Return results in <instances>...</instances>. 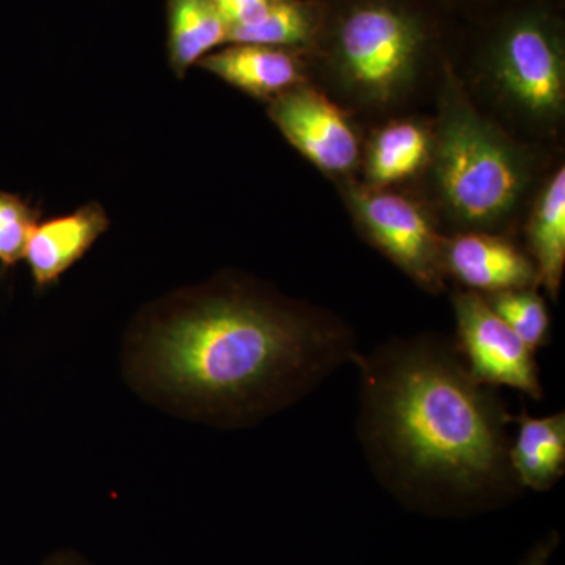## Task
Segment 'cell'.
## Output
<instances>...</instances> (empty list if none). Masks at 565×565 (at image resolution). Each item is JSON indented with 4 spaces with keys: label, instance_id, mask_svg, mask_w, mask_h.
Returning a JSON list of instances; mask_svg holds the SVG:
<instances>
[{
    "label": "cell",
    "instance_id": "obj_17",
    "mask_svg": "<svg viewBox=\"0 0 565 565\" xmlns=\"http://www.w3.org/2000/svg\"><path fill=\"white\" fill-rule=\"evenodd\" d=\"M39 223V212L21 196L0 192V263L11 267L24 258L25 245Z\"/></svg>",
    "mask_w": 565,
    "mask_h": 565
},
{
    "label": "cell",
    "instance_id": "obj_2",
    "mask_svg": "<svg viewBox=\"0 0 565 565\" xmlns=\"http://www.w3.org/2000/svg\"><path fill=\"white\" fill-rule=\"evenodd\" d=\"M352 363L360 371L359 430L382 484L407 503L475 508L522 489L509 462L511 415L479 384L456 343L396 338Z\"/></svg>",
    "mask_w": 565,
    "mask_h": 565
},
{
    "label": "cell",
    "instance_id": "obj_3",
    "mask_svg": "<svg viewBox=\"0 0 565 565\" xmlns=\"http://www.w3.org/2000/svg\"><path fill=\"white\" fill-rule=\"evenodd\" d=\"M313 77L341 103L382 114L407 102L462 46L440 0H321Z\"/></svg>",
    "mask_w": 565,
    "mask_h": 565
},
{
    "label": "cell",
    "instance_id": "obj_13",
    "mask_svg": "<svg viewBox=\"0 0 565 565\" xmlns=\"http://www.w3.org/2000/svg\"><path fill=\"white\" fill-rule=\"evenodd\" d=\"M527 255L539 286L556 302L565 269V167L561 166L539 189L526 222Z\"/></svg>",
    "mask_w": 565,
    "mask_h": 565
},
{
    "label": "cell",
    "instance_id": "obj_4",
    "mask_svg": "<svg viewBox=\"0 0 565 565\" xmlns=\"http://www.w3.org/2000/svg\"><path fill=\"white\" fill-rule=\"evenodd\" d=\"M429 174L435 203L459 232L500 233L514 221L535 177L533 154L471 98L455 63L438 74Z\"/></svg>",
    "mask_w": 565,
    "mask_h": 565
},
{
    "label": "cell",
    "instance_id": "obj_19",
    "mask_svg": "<svg viewBox=\"0 0 565 565\" xmlns=\"http://www.w3.org/2000/svg\"><path fill=\"white\" fill-rule=\"evenodd\" d=\"M440 2L457 18L462 17L468 24H473L492 17L514 0H440Z\"/></svg>",
    "mask_w": 565,
    "mask_h": 565
},
{
    "label": "cell",
    "instance_id": "obj_14",
    "mask_svg": "<svg viewBox=\"0 0 565 565\" xmlns=\"http://www.w3.org/2000/svg\"><path fill=\"white\" fill-rule=\"evenodd\" d=\"M511 422L516 424V437L509 446V462L516 482L522 489L546 492L565 471L564 412L534 418L523 408Z\"/></svg>",
    "mask_w": 565,
    "mask_h": 565
},
{
    "label": "cell",
    "instance_id": "obj_11",
    "mask_svg": "<svg viewBox=\"0 0 565 565\" xmlns=\"http://www.w3.org/2000/svg\"><path fill=\"white\" fill-rule=\"evenodd\" d=\"M110 222L99 203H88L71 214L39 222L29 236L24 258L40 289L61 280L74 264L109 228Z\"/></svg>",
    "mask_w": 565,
    "mask_h": 565
},
{
    "label": "cell",
    "instance_id": "obj_1",
    "mask_svg": "<svg viewBox=\"0 0 565 565\" xmlns=\"http://www.w3.org/2000/svg\"><path fill=\"white\" fill-rule=\"evenodd\" d=\"M356 352L349 327L321 308L222 280L140 323L126 367L156 403L237 427L302 399Z\"/></svg>",
    "mask_w": 565,
    "mask_h": 565
},
{
    "label": "cell",
    "instance_id": "obj_15",
    "mask_svg": "<svg viewBox=\"0 0 565 565\" xmlns=\"http://www.w3.org/2000/svg\"><path fill=\"white\" fill-rule=\"evenodd\" d=\"M169 61L174 74H184L211 52L228 44V31L214 0H167Z\"/></svg>",
    "mask_w": 565,
    "mask_h": 565
},
{
    "label": "cell",
    "instance_id": "obj_6",
    "mask_svg": "<svg viewBox=\"0 0 565 565\" xmlns=\"http://www.w3.org/2000/svg\"><path fill=\"white\" fill-rule=\"evenodd\" d=\"M345 206L367 243L385 255L408 278L433 294L444 291L446 236L423 204L364 182H341Z\"/></svg>",
    "mask_w": 565,
    "mask_h": 565
},
{
    "label": "cell",
    "instance_id": "obj_9",
    "mask_svg": "<svg viewBox=\"0 0 565 565\" xmlns=\"http://www.w3.org/2000/svg\"><path fill=\"white\" fill-rule=\"evenodd\" d=\"M444 264L446 277L481 296L539 288L533 259L500 233L457 232L446 237Z\"/></svg>",
    "mask_w": 565,
    "mask_h": 565
},
{
    "label": "cell",
    "instance_id": "obj_12",
    "mask_svg": "<svg viewBox=\"0 0 565 565\" xmlns=\"http://www.w3.org/2000/svg\"><path fill=\"white\" fill-rule=\"evenodd\" d=\"M433 125L397 118L375 129L363 145L364 184L390 189L426 173L433 156Z\"/></svg>",
    "mask_w": 565,
    "mask_h": 565
},
{
    "label": "cell",
    "instance_id": "obj_16",
    "mask_svg": "<svg viewBox=\"0 0 565 565\" xmlns=\"http://www.w3.org/2000/svg\"><path fill=\"white\" fill-rule=\"evenodd\" d=\"M482 297L494 313L500 316L534 352L548 344L552 323L545 299L539 294L537 288L514 289Z\"/></svg>",
    "mask_w": 565,
    "mask_h": 565
},
{
    "label": "cell",
    "instance_id": "obj_20",
    "mask_svg": "<svg viewBox=\"0 0 565 565\" xmlns=\"http://www.w3.org/2000/svg\"><path fill=\"white\" fill-rule=\"evenodd\" d=\"M557 541H559V537H557L556 534H553L552 537L546 539V541L541 542L533 552H531V555L527 556L526 563L523 565H546L550 559V555H552L553 550H555V546L557 545Z\"/></svg>",
    "mask_w": 565,
    "mask_h": 565
},
{
    "label": "cell",
    "instance_id": "obj_18",
    "mask_svg": "<svg viewBox=\"0 0 565 565\" xmlns=\"http://www.w3.org/2000/svg\"><path fill=\"white\" fill-rule=\"evenodd\" d=\"M285 0H214L230 43H243L245 36L262 25Z\"/></svg>",
    "mask_w": 565,
    "mask_h": 565
},
{
    "label": "cell",
    "instance_id": "obj_8",
    "mask_svg": "<svg viewBox=\"0 0 565 565\" xmlns=\"http://www.w3.org/2000/svg\"><path fill=\"white\" fill-rule=\"evenodd\" d=\"M457 341L468 371L479 384L511 386L535 401L544 397L535 352L500 318L481 294H452Z\"/></svg>",
    "mask_w": 565,
    "mask_h": 565
},
{
    "label": "cell",
    "instance_id": "obj_7",
    "mask_svg": "<svg viewBox=\"0 0 565 565\" xmlns=\"http://www.w3.org/2000/svg\"><path fill=\"white\" fill-rule=\"evenodd\" d=\"M311 84L270 102V120L316 169L341 182L351 180L362 166V137L348 111Z\"/></svg>",
    "mask_w": 565,
    "mask_h": 565
},
{
    "label": "cell",
    "instance_id": "obj_5",
    "mask_svg": "<svg viewBox=\"0 0 565 565\" xmlns=\"http://www.w3.org/2000/svg\"><path fill=\"white\" fill-rule=\"evenodd\" d=\"M463 33L476 84L535 134L556 132L565 115V22L557 0H514Z\"/></svg>",
    "mask_w": 565,
    "mask_h": 565
},
{
    "label": "cell",
    "instance_id": "obj_10",
    "mask_svg": "<svg viewBox=\"0 0 565 565\" xmlns=\"http://www.w3.org/2000/svg\"><path fill=\"white\" fill-rule=\"evenodd\" d=\"M199 66L245 95L267 103L313 79L308 51L269 44H225L206 55Z\"/></svg>",
    "mask_w": 565,
    "mask_h": 565
},
{
    "label": "cell",
    "instance_id": "obj_21",
    "mask_svg": "<svg viewBox=\"0 0 565 565\" xmlns=\"http://www.w3.org/2000/svg\"><path fill=\"white\" fill-rule=\"evenodd\" d=\"M41 565H95L90 561L85 559L79 553L71 552V550H62V552L52 553L44 559Z\"/></svg>",
    "mask_w": 565,
    "mask_h": 565
}]
</instances>
